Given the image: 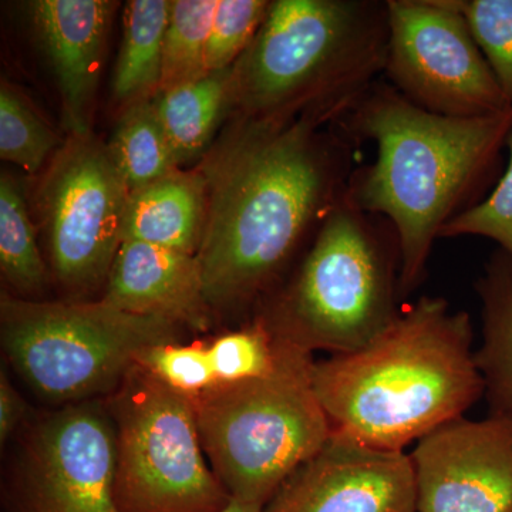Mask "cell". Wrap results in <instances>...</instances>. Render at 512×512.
<instances>
[{
  "instance_id": "obj_5",
  "label": "cell",
  "mask_w": 512,
  "mask_h": 512,
  "mask_svg": "<svg viewBox=\"0 0 512 512\" xmlns=\"http://www.w3.org/2000/svg\"><path fill=\"white\" fill-rule=\"evenodd\" d=\"M399 239L380 215L346 198L329 211L301 262L261 318L279 338L312 353L365 348L402 308Z\"/></svg>"
},
{
  "instance_id": "obj_12",
  "label": "cell",
  "mask_w": 512,
  "mask_h": 512,
  "mask_svg": "<svg viewBox=\"0 0 512 512\" xmlns=\"http://www.w3.org/2000/svg\"><path fill=\"white\" fill-rule=\"evenodd\" d=\"M419 512H512V414L464 417L417 441Z\"/></svg>"
},
{
  "instance_id": "obj_30",
  "label": "cell",
  "mask_w": 512,
  "mask_h": 512,
  "mask_svg": "<svg viewBox=\"0 0 512 512\" xmlns=\"http://www.w3.org/2000/svg\"><path fill=\"white\" fill-rule=\"evenodd\" d=\"M220 512H264V508L258 507V505L242 503V501L238 500H231L227 507Z\"/></svg>"
},
{
  "instance_id": "obj_22",
  "label": "cell",
  "mask_w": 512,
  "mask_h": 512,
  "mask_svg": "<svg viewBox=\"0 0 512 512\" xmlns=\"http://www.w3.org/2000/svg\"><path fill=\"white\" fill-rule=\"evenodd\" d=\"M218 0H174L164 39L158 93L195 82L207 72V46Z\"/></svg>"
},
{
  "instance_id": "obj_4",
  "label": "cell",
  "mask_w": 512,
  "mask_h": 512,
  "mask_svg": "<svg viewBox=\"0 0 512 512\" xmlns=\"http://www.w3.org/2000/svg\"><path fill=\"white\" fill-rule=\"evenodd\" d=\"M387 45V0H275L234 64V109L336 123L383 76Z\"/></svg>"
},
{
  "instance_id": "obj_18",
  "label": "cell",
  "mask_w": 512,
  "mask_h": 512,
  "mask_svg": "<svg viewBox=\"0 0 512 512\" xmlns=\"http://www.w3.org/2000/svg\"><path fill=\"white\" fill-rule=\"evenodd\" d=\"M154 103L178 164L195 160L234 109V66L157 94Z\"/></svg>"
},
{
  "instance_id": "obj_25",
  "label": "cell",
  "mask_w": 512,
  "mask_h": 512,
  "mask_svg": "<svg viewBox=\"0 0 512 512\" xmlns=\"http://www.w3.org/2000/svg\"><path fill=\"white\" fill-rule=\"evenodd\" d=\"M512 107V0H450Z\"/></svg>"
},
{
  "instance_id": "obj_7",
  "label": "cell",
  "mask_w": 512,
  "mask_h": 512,
  "mask_svg": "<svg viewBox=\"0 0 512 512\" xmlns=\"http://www.w3.org/2000/svg\"><path fill=\"white\" fill-rule=\"evenodd\" d=\"M2 345L40 397L82 403L116 392L151 346L180 342L171 320L134 315L100 302L49 303L3 292Z\"/></svg>"
},
{
  "instance_id": "obj_19",
  "label": "cell",
  "mask_w": 512,
  "mask_h": 512,
  "mask_svg": "<svg viewBox=\"0 0 512 512\" xmlns=\"http://www.w3.org/2000/svg\"><path fill=\"white\" fill-rule=\"evenodd\" d=\"M171 5L168 0L127 3L123 43L113 76L114 99L126 107L157 96Z\"/></svg>"
},
{
  "instance_id": "obj_26",
  "label": "cell",
  "mask_w": 512,
  "mask_h": 512,
  "mask_svg": "<svg viewBox=\"0 0 512 512\" xmlns=\"http://www.w3.org/2000/svg\"><path fill=\"white\" fill-rule=\"evenodd\" d=\"M266 0H218L207 46V72L229 69L254 42L268 15Z\"/></svg>"
},
{
  "instance_id": "obj_27",
  "label": "cell",
  "mask_w": 512,
  "mask_h": 512,
  "mask_svg": "<svg viewBox=\"0 0 512 512\" xmlns=\"http://www.w3.org/2000/svg\"><path fill=\"white\" fill-rule=\"evenodd\" d=\"M137 366L165 386L194 399L218 384L207 346L181 342L151 346L137 357Z\"/></svg>"
},
{
  "instance_id": "obj_21",
  "label": "cell",
  "mask_w": 512,
  "mask_h": 512,
  "mask_svg": "<svg viewBox=\"0 0 512 512\" xmlns=\"http://www.w3.org/2000/svg\"><path fill=\"white\" fill-rule=\"evenodd\" d=\"M0 268L6 282L23 295H36L45 288L47 269L25 195L8 173L0 178Z\"/></svg>"
},
{
  "instance_id": "obj_2",
  "label": "cell",
  "mask_w": 512,
  "mask_h": 512,
  "mask_svg": "<svg viewBox=\"0 0 512 512\" xmlns=\"http://www.w3.org/2000/svg\"><path fill=\"white\" fill-rule=\"evenodd\" d=\"M336 126L376 160L356 167L346 198L380 215L399 239L400 296L421 285L434 242L451 221L488 197L503 174L512 107L483 117H446L417 107L377 80Z\"/></svg>"
},
{
  "instance_id": "obj_1",
  "label": "cell",
  "mask_w": 512,
  "mask_h": 512,
  "mask_svg": "<svg viewBox=\"0 0 512 512\" xmlns=\"http://www.w3.org/2000/svg\"><path fill=\"white\" fill-rule=\"evenodd\" d=\"M357 144L335 123L238 116L202 161L207 221L198 249L212 309L271 298L345 194Z\"/></svg>"
},
{
  "instance_id": "obj_29",
  "label": "cell",
  "mask_w": 512,
  "mask_h": 512,
  "mask_svg": "<svg viewBox=\"0 0 512 512\" xmlns=\"http://www.w3.org/2000/svg\"><path fill=\"white\" fill-rule=\"evenodd\" d=\"M28 416V404L13 387L8 375L0 373V440L8 441Z\"/></svg>"
},
{
  "instance_id": "obj_6",
  "label": "cell",
  "mask_w": 512,
  "mask_h": 512,
  "mask_svg": "<svg viewBox=\"0 0 512 512\" xmlns=\"http://www.w3.org/2000/svg\"><path fill=\"white\" fill-rule=\"evenodd\" d=\"M313 363L312 353L286 340L271 376L218 383L191 399L205 456L231 500L265 508L332 437Z\"/></svg>"
},
{
  "instance_id": "obj_23",
  "label": "cell",
  "mask_w": 512,
  "mask_h": 512,
  "mask_svg": "<svg viewBox=\"0 0 512 512\" xmlns=\"http://www.w3.org/2000/svg\"><path fill=\"white\" fill-rule=\"evenodd\" d=\"M286 340L276 336L261 316L245 328L224 333L207 346L217 382L232 384L264 379L278 369Z\"/></svg>"
},
{
  "instance_id": "obj_10",
  "label": "cell",
  "mask_w": 512,
  "mask_h": 512,
  "mask_svg": "<svg viewBox=\"0 0 512 512\" xmlns=\"http://www.w3.org/2000/svg\"><path fill=\"white\" fill-rule=\"evenodd\" d=\"M384 79L420 109L483 117L511 109L500 84L450 0H387Z\"/></svg>"
},
{
  "instance_id": "obj_24",
  "label": "cell",
  "mask_w": 512,
  "mask_h": 512,
  "mask_svg": "<svg viewBox=\"0 0 512 512\" xmlns=\"http://www.w3.org/2000/svg\"><path fill=\"white\" fill-rule=\"evenodd\" d=\"M60 138L13 84L0 87V157L35 174L59 150Z\"/></svg>"
},
{
  "instance_id": "obj_28",
  "label": "cell",
  "mask_w": 512,
  "mask_h": 512,
  "mask_svg": "<svg viewBox=\"0 0 512 512\" xmlns=\"http://www.w3.org/2000/svg\"><path fill=\"white\" fill-rule=\"evenodd\" d=\"M508 164L488 197L451 221L440 238L481 237L491 239L512 258V133L508 137Z\"/></svg>"
},
{
  "instance_id": "obj_11",
  "label": "cell",
  "mask_w": 512,
  "mask_h": 512,
  "mask_svg": "<svg viewBox=\"0 0 512 512\" xmlns=\"http://www.w3.org/2000/svg\"><path fill=\"white\" fill-rule=\"evenodd\" d=\"M116 429L96 403L67 404L30 434L13 512H120Z\"/></svg>"
},
{
  "instance_id": "obj_14",
  "label": "cell",
  "mask_w": 512,
  "mask_h": 512,
  "mask_svg": "<svg viewBox=\"0 0 512 512\" xmlns=\"http://www.w3.org/2000/svg\"><path fill=\"white\" fill-rule=\"evenodd\" d=\"M116 2L36 0L33 26L55 73L69 136L92 133L94 101Z\"/></svg>"
},
{
  "instance_id": "obj_16",
  "label": "cell",
  "mask_w": 512,
  "mask_h": 512,
  "mask_svg": "<svg viewBox=\"0 0 512 512\" xmlns=\"http://www.w3.org/2000/svg\"><path fill=\"white\" fill-rule=\"evenodd\" d=\"M207 221V181L198 170L171 171L130 191L121 242L136 241L197 255Z\"/></svg>"
},
{
  "instance_id": "obj_9",
  "label": "cell",
  "mask_w": 512,
  "mask_h": 512,
  "mask_svg": "<svg viewBox=\"0 0 512 512\" xmlns=\"http://www.w3.org/2000/svg\"><path fill=\"white\" fill-rule=\"evenodd\" d=\"M130 194L107 143L69 136L52 157L37 191L53 271L74 293L107 282L121 245Z\"/></svg>"
},
{
  "instance_id": "obj_20",
  "label": "cell",
  "mask_w": 512,
  "mask_h": 512,
  "mask_svg": "<svg viewBox=\"0 0 512 512\" xmlns=\"http://www.w3.org/2000/svg\"><path fill=\"white\" fill-rule=\"evenodd\" d=\"M107 147L130 191L180 168L154 99L126 107Z\"/></svg>"
},
{
  "instance_id": "obj_15",
  "label": "cell",
  "mask_w": 512,
  "mask_h": 512,
  "mask_svg": "<svg viewBox=\"0 0 512 512\" xmlns=\"http://www.w3.org/2000/svg\"><path fill=\"white\" fill-rule=\"evenodd\" d=\"M101 301L120 311L168 319L197 332L211 325L212 308L197 255L144 242H121Z\"/></svg>"
},
{
  "instance_id": "obj_13",
  "label": "cell",
  "mask_w": 512,
  "mask_h": 512,
  "mask_svg": "<svg viewBox=\"0 0 512 512\" xmlns=\"http://www.w3.org/2000/svg\"><path fill=\"white\" fill-rule=\"evenodd\" d=\"M264 512H419L412 458L333 433Z\"/></svg>"
},
{
  "instance_id": "obj_17",
  "label": "cell",
  "mask_w": 512,
  "mask_h": 512,
  "mask_svg": "<svg viewBox=\"0 0 512 512\" xmlns=\"http://www.w3.org/2000/svg\"><path fill=\"white\" fill-rule=\"evenodd\" d=\"M481 345L476 363L490 413L512 414V258L498 248L476 282Z\"/></svg>"
},
{
  "instance_id": "obj_3",
  "label": "cell",
  "mask_w": 512,
  "mask_h": 512,
  "mask_svg": "<svg viewBox=\"0 0 512 512\" xmlns=\"http://www.w3.org/2000/svg\"><path fill=\"white\" fill-rule=\"evenodd\" d=\"M470 315L421 296L365 348L313 363L312 384L333 433L404 451L484 396Z\"/></svg>"
},
{
  "instance_id": "obj_8",
  "label": "cell",
  "mask_w": 512,
  "mask_h": 512,
  "mask_svg": "<svg viewBox=\"0 0 512 512\" xmlns=\"http://www.w3.org/2000/svg\"><path fill=\"white\" fill-rule=\"evenodd\" d=\"M120 512H220L231 501L202 448L194 404L134 367L110 403Z\"/></svg>"
}]
</instances>
